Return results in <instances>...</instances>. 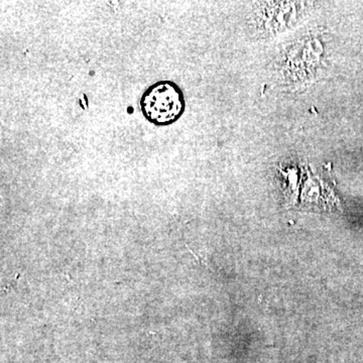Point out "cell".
Masks as SVG:
<instances>
[{
  "mask_svg": "<svg viewBox=\"0 0 363 363\" xmlns=\"http://www.w3.org/2000/svg\"><path fill=\"white\" fill-rule=\"evenodd\" d=\"M140 111L149 123L167 126L176 123L185 111V98L173 81H157L143 93Z\"/></svg>",
  "mask_w": 363,
  "mask_h": 363,
  "instance_id": "6da1fadb",
  "label": "cell"
}]
</instances>
